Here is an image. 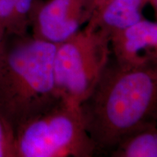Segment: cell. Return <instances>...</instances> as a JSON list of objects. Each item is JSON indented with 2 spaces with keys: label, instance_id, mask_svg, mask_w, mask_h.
<instances>
[{
  "label": "cell",
  "instance_id": "6da1fadb",
  "mask_svg": "<svg viewBox=\"0 0 157 157\" xmlns=\"http://www.w3.org/2000/svg\"><path fill=\"white\" fill-rule=\"evenodd\" d=\"M80 109L97 152L109 154L128 133L157 124V63H124L111 58Z\"/></svg>",
  "mask_w": 157,
  "mask_h": 157
},
{
  "label": "cell",
  "instance_id": "7a4b0ae2",
  "mask_svg": "<svg viewBox=\"0 0 157 157\" xmlns=\"http://www.w3.org/2000/svg\"><path fill=\"white\" fill-rule=\"evenodd\" d=\"M56 44L34 36L0 40V115L15 129L59 100L54 84Z\"/></svg>",
  "mask_w": 157,
  "mask_h": 157
},
{
  "label": "cell",
  "instance_id": "3957f363",
  "mask_svg": "<svg viewBox=\"0 0 157 157\" xmlns=\"http://www.w3.org/2000/svg\"><path fill=\"white\" fill-rule=\"evenodd\" d=\"M16 157H91L97 153L80 106L59 99L15 130Z\"/></svg>",
  "mask_w": 157,
  "mask_h": 157
},
{
  "label": "cell",
  "instance_id": "277c9868",
  "mask_svg": "<svg viewBox=\"0 0 157 157\" xmlns=\"http://www.w3.org/2000/svg\"><path fill=\"white\" fill-rule=\"evenodd\" d=\"M111 58V36L94 24L56 44L53 76L58 98L80 106Z\"/></svg>",
  "mask_w": 157,
  "mask_h": 157
},
{
  "label": "cell",
  "instance_id": "5b68a950",
  "mask_svg": "<svg viewBox=\"0 0 157 157\" xmlns=\"http://www.w3.org/2000/svg\"><path fill=\"white\" fill-rule=\"evenodd\" d=\"M80 0H48L36 5L31 22L33 36L58 44L78 31L81 24Z\"/></svg>",
  "mask_w": 157,
  "mask_h": 157
},
{
  "label": "cell",
  "instance_id": "8992f818",
  "mask_svg": "<svg viewBox=\"0 0 157 157\" xmlns=\"http://www.w3.org/2000/svg\"><path fill=\"white\" fill-rule=\"evenodd\" d=\"M111 56L124 63H157V22L141 20L111 37Z\"/></svg>",
  "mask_w": 157,
  "mask_h": 157
},
{
  "label": "cell",
  "instance_id": "52a82bcc",
  "mask_svg": "<svg viewBox=\"0 0 157 157\" xmlns=\"http://www.w3.org/2000/svg\"><path fill=\"white\" fill-rule=\"evenodd\" d=\"M147 0H110L101 9L95 26L112 36L140 21Z\"/></svg>",
  "mask_w": 157,
  "mask_h": 157
},
{
  "label": "cell",
  "instance_id": "ba28073f",
  "mask_svg": "<svg viewBox=\"0 0 157 157\" xmlns=\"http://www.w3.org/2000/svg\"><path fill=\"white\" fill-rule=\"evenodd\" d=\"M109 154L113 157H157V124L147 125L128 133Z\"/></svg>",
  "mask_w": 157,
  "mask_h": 157
},
{
  "label": "cell",
  "instance_id": "9c48e42d",
  "mask_svg": "<svg viewBox=\"0 0 157 157\" xmlns=\"http://www.w3.org/2000/svg\"><path fill=\"white\" fill-rule=\"evenodd\" d=\"M36 0H14L16 35H25L27 25L31 21Z\"/></svg>",
  "mask_w": 157,
  "mask_h": 157
},
{
  "label": "cell",
  "instance_id": "30bf717a",
  "mask_svg": "<svg viewBox=\"0 0 157 157\" xmlns=\"http://www.w3.org/2000/svg\"><path fill=\"white\" fill-rule=\"evenodd\" d=\"M0 157H16L15 129L0 115Z\"/></svg>",
  "mask_w": 157,
  "mask_h": 157
},
{
  "label": "cell",
  "instance_id": "8fae6325",
  "mask_svg": "<svg viewBox=\"0 0 157 157\" xmlns=\"http://www.w3.org/2000/svg\"><path fill=\"white\" fill-rule=\"evenodd\" d=\"M149 1L151 2L153 6H154V8L155 10V12H156V15L157 17V0H149Z\"/></svg>",
  "mask_w": 157,
  "mask_h": 157
},
{
  "label": "cell",
  "instance_id": "7c38bea8",
  "mask_svg": "<svg viewBox=\"0 0 157 157\" xmlns=\"http://www.w3.org/2000/svg\"><path fill=\"white\" fill-rule=\"evenodd\" d=\"M109 1H110V0H105V1H104L103 2V4H102V6H101V7H103V6H104V5H105V4H106L107 2H109Z\"/></svg>",
  "mask_w": 157,
  "mask_h": 157
},
{
  "label": "cell",
  "instance_id": "4fadbf2b",
  "mask_svg": "<svg viewBox=\"0 0 157 157\" xmlns=\"http://www.w3.org/2000/svg\"><path fill=\"white\" fill-rule=\"evenodd\" d=\"M0 40H1V39H0Z\"/></svg>",
  "mask_w": 157,
  "mask_h": 157
}]
</instances>
